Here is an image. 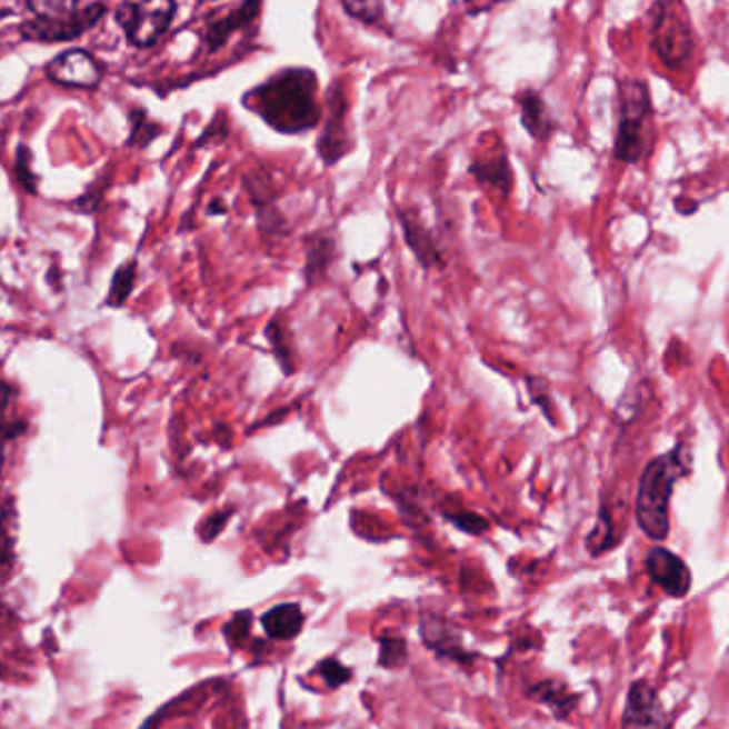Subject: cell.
I'll list each match as a JSON object with an SVG mask.
<instances>
[{"mask_svg":"<svg viewBox=\"0 0 729 729\" xmlns=\"http://www.w3.org/2000/svg\"><path fill=\"white\" fill-rule=\"evenodd\" d=\"M647 572L670 598H685L691 589V572L687 563L666 548H652L647 557Z\"/></svg>","mask_w":729,"mask_h":729,"instance_id":"9c48e42d","label":"cell"},{"mask_svg":"<svg viewBox=\"0 0 729 729\" xmlns=\"http://www.w3.org/2000/svg\"><path fill=\"white\" fill-rule=\"evenodd\" d=\"M380 666L387 670H397L403 668L408 661V645L403 638H392L387 636L380 640Z\"/></svg>","mask_w":729,"mask_h":729,"instance_id":"7402d4cb","label":"cell"},{"mask_svg":"<svg viewBox=\"0 0 729 729\" xmlns=\"http://www.w3.org/2000/svg\"><path fill=\"white\" fill-rule=\"evenodd\" d=\"M134 282H137V262L131 261L122 264L113 273L111 288H109V294H107V306H111V308L124 306L129 301V297H131Z\"/></svg>","mask_w":729,"mask_h":729,"instance_id":"ffe728a7","label":"cell"},{"mask_svg":"<svg viewBox=\"0 0 729 729\" xmlns=\"http://www.w3.org/2000/svg\"><path fill=\"white\" fill-rule=\"evenodd\" d=\"M621 729H672V717L647 680H636L629 687Z\"/></svg>","mask_w":729,"mask_h":729,"instance_id":"52a82bcc","label":"cell"},{"mask_svg":"<svg viewBox=\"0 0 729 729\" xmlns=\"http://www.w3.org/2000/svg\"><path fill=\"white\" fill-rule=\"evenodd\" d=\"M655 48L670 67H678L689 58L693 39L687 11L680 0H663L659 4L655 20Z\"/></svg>","mask_w":729,"mask_h":729,"instance_id":"5b68a950","label":"cell"},{"mask_svg":"<svg viewBox=\"0 0 729 729\" xmlns=\"http://www.w3.org/2000/svg\"><path fill=\"white\" fill-rule=\"evenodd\" d=\"M399 224L403 229V237L406 243L410 246L412 254L417 257V261L425 267H443V257L440 248L436 246L433 234L429 233V229L422 224V220L418 218L417 213L410 211H397Z\"/></svg>","mask_w":729,"mask_h":729,"instance_id":"8fae6325","label":"cell"},{"mask_svg":"<svg viewBox=\"0 0 729 729\" xmlns=\"http://www.w3.org/2000/svg\"><path fill=\"white\" fill-rule=\"evenodd\" d=\"M471 176L485 186L493 188L501 197H508L512 190V171L508 158L499 157L493 160H482L471 164Z\"/></svg>","mask_w":729,"mask_h":729,"instance_id":"2e32d148","label":"cell"},{"mask_svg":"<svg viewBox=\"0 0 729 729\" xmlns=\"http://www.w3.org/2000/svg\"><path fill=\"white\" fill-rule=\"evenodd\" d=\"M303 610L299 603H280L273 606L269 612H264L262 617V627L267 631L269 638L273 640H292L299 636L301 627H303Z\"/></svg>","mask_w":729,"mask_h":729,"instance_id":"9a60e30c","label":"cell"},{"mask_svg":"<svg viewBox=\"0 0 729 729\" xmlns=\"http://www.w3.org/2000/svg\"><path fill=\"white\" fill-rule=\"evenodd\" d=\"M420 633L425 638V642L429 645V649L442 655V657H452L459 661H468L469 657L461 649V640L459 633L442 621L436 615H422L420 617Z\"/></svg>","mask_w":729,"mask_h":729,"instance_id":"4fadbf2b","label":"cell"},{"mask_svg":"<svg viewBox=\"0 0 729 729\" xmlns=\"http://www.w3.org/2000/svg\"><path fill=\"white\" fill-rule=\"evenodd\" d=\"M531 696L540 702L547 703L550 706L557 717H566L576 703V696L568 693V689L563 685H557V682H542L538 685L536 689H531Z\"/></svg>","mask_w":729,"mask_h":729,"instance_id":"d6986e66","label":"cell"},{"mask_svg":"<svg viewBox=\"0 0 729 729\" xmlns=\"http://www.w3.org/2000/svg\"><path fill=\"white\" fill-rule=\"evenodd\" d=\"M680 468L678 452H675L670 457L655 459L642 476L638 493V522L652 540H663L670 531L668 506L675 482L682 471Z\"/></svg>","mask_w":729,"mask_h":729,"instance_id":"7a4b0ae2","label":"cell"},{"mask_svg":"<svg viewBox=\"0 0 729 729\" xmlns=\"http://www.w3.org/2000/svg\"><path fill=\"white\" fill-rule=\"evenodd\" d=\"M107 13V7L103 2H90L81 7L71 16L53 18V20H41V18H30L20 27V34L27 41L34 43H62V41H73L81 34H86L90 28L97 27Z\"/></svg>","mask_w":729,"mask_h":729,"instance_id":"277c9868","label":"cell"},{"mask_svg":"<svg viewBox=\"0 0 729 729\" xmlns=\"http://www.w3.org/2000/svg\"><path fill=\"white\" fill-rule=\"evenodd\" d=\"M32 18L53 20L71 16L81 9V0H27Z\"/></svg>","mask_w":729,"mask_h":729,"instance_id":"44dd1931","label":"cell"},{"mask_svg":"<svg viewBox=\"0 0 729 729\" xmlns=\"http://www.w3.org/2000/svg\"><path fill=\"white\" fill-rule=\"evenodd\" d=\"M264 336L271 343V350L282 367V371L290 376L297 371V361H294V348H292V338L288 333L287 322L282 316H273L264 329Z\"/></svg>","mask_w":729,"mask_h":729,"instance_id":"e0dca14e","label":"cell"},{"mask_svg":"<svg viewBox=\"0 0 729 729\" xmlns=\"http://www.w3.org/2000/svg\"><path fill=\"white\" fill-rule=\"evenodd\" d=\"M233 512V508H229V510H218V512L209 515L208 519L201 522V527H199V536H201V540H203V542L216 540V538L220 536V531L227 527V522L231 521Z\"/></svg>","mask_w":729,"mask_h":729,"instance_id":"83f0119b","label":"cell"},{"mask_svg":"<svg viewBox=\"0 0 729 729\" xmlns=\"http://www.w3.org/2000/svg\"><path fill=\"white\" fill-rule=\"evenodd\" d=\"M316 672L324 678V682L331 689H338L341 685H346L350 680V677H352V672L346 666H341L338 659H324V661H320V666L316 668Z\"/></svg>","mask_w":729,"mask_h":729,"instance_id":"484cf974","label":"cell"},{"mask_svg":"<svg viewBox=\"0 0 729 729\" xmlns=\"http://www.w3.org/2000/svg\"><path fill=\"white\" fill-rule=\"evenodd\" d=\"M13 563V538L7 527V517L0 515V570H9Z\"/></svg>","mask_w":729,"mask_h":729,"instance_id":"1f68e13d","label":"cell"},{"mask_svg":"<svg viewBox=\"0 0 729 729\" xmlns=\"http://www.w3.org/2000/svg\"><path fill=\"white\" fill-rule=\"evenodd\" d=\"M343 9L348 11V16H352L354 20H361V22H378L385 13V4L382 0H341Z\"/></svg>","mask_w":729,"mask_h":729,"instance_id":"603a6c76","label":"cell"},{"mask_svg":"<svg viewBox=\"0 0 729 729\" xmlns=\"http://www.w3.org/2000/svg\"><path fill=\"white\" fill-rule=\"evenodd\" d=\"M24 429H27L24 422H0V478H2L4 459H7V443L16 440L18 436H22Z\"/></svg>","mask_w":729,"mask_h":729,"instance_id":"4dcf8cb0","label":"cell"},{"mask_svg":"<svg viewBox=\"0 0 729 729\" xmlns=\"http://www.w3.org/2000/svg\"><path fill=\"white\" fill-rule=\"evenodd\" d=\"M522 127L533 139H547L552 131V122L548 118L547 104L536 92H525L521 97Z\"/></svg>","mask_w":729,"mask_h":729,"instance_id":"ac0fdd59","label":"cell"},{"mask_svg":"<svg viewBox=\"0 0 729 729\" xmlns=\"http://www.w3.org/2000/svg\"><path fill=\"white\" fill-rule=\"evenodd\" d=\"M338 257V241L333 233L320 231L308 239L306 246V280L310 287H318L327 280L329 269Z\"/></svg>","mask_w":729,"mask_h":729,"instance_id":"7c38bea8","label":"cell"},{"mask_svg":"<svg viewBox=\"0 0 729 729\" xmlns=\"http://www.w3.org/2000/svg\"><path fill=\"white\" fill-rule=\"evenodd\" d=\"M13 171H16V180L27 190L28 194H37L39 178L32 171V157H30L27 146H20Z\"/></svg>","mask_w":729,"mask_h":729,"instance_id":"cb8c5ba5","label":"cell"},{"mask_svg":"<svg viewBox=\"0 0 729 729\" xmlns=\"http://www.w3.org/2000/svg\"><path fill=\"white\" fill-rule=\"evenodd\" d=\"M610 547H612V525H610L608 515L601 512L598 527L589 536V550H591V555H601L603 550H608Z\"/></svg>","mask_w":729,"mask_h":729,"instance_id":"4316f807","label":"cell"},{"mask_svg":"<svg viewBox=\"0 0 729 729\" xmlns=\"http://www.w3.org/2000/svg\"><path fill=\"white\" fill-rule=\"evenodd\" d=\"M623 101V122L617 139V157L627 162H636L645 150V118L649 116V94L640 81H633L626 88Z\"/></svg>","mask_w":729,"mask_h":729,"instance_id":"8992f818","label":"cell"},{"mask_svg":"<svg viewBox=\"0 0 729 729\" xmlns=\"http://www.w3.org/2000/svg\"><path fill=\"white\" fill-rule=\"evenodd\" d=\"M13 395H16V389L11 385H7L4 380H0V422H4L2 418L7 415V410L13 401Z\"/></svg>","mask_w":729,"mask_h":729,"instance_id":"d6a6232c","label":"cell"},{"mask_svg":"<svg viewBox=\"0 0 729 729\" xmlns=\"http://www.w3.org/2000/svg\"><path fill=\"white\" fill-rule=\"evenodd\" d=\"M158 129L157 124L148 122L146 113H139L137 120H132V132L131 139H129V146H139V148H146L152 139H157Z\"/></svg>","mask_w":729,"mask_h":729,"instance_id":"f1b7e54d","label":"cell"},{"mask_svg":"<svg viewBox=\"0 0 729 729\" xmlns=\"http://www.w3.org/2000/svg\"><path fill=\"white\" fill-rule=\"evenodd\" d=\"M7 16H9V11H7V9H0V20L7 18Z\"/></svg>","mask_w":729,"mask_h":729,"instance_id":"e575fe53","label":"cell"},{"mask_svg":"<svg viewBox=\"0 0 729 729\" xmlns=\"http://www.w3.org/2000/svg\"><path fill=\"white\" fill-rule=\"evenodd\" d=\"M229 209H227V203L222 201V199H216V201H211V206H209V213H213V216H224Z\"/></svg>","mask_w":729,"mask_h":729,"instance_id":"836d02e7","label":"cell"},{"mask_svg":"<svg viewBox=\"0 0 729 729\" xmlns=\"http://www.w3.org/2000/svg\"><path fill=\"white\" fill-rule=\"evenodd\" d=\"M343 116H346V101L339 94V90H336L331 103V118L327 120V127L318 139V154L324 160V164H336L339 158L346 157L350 150Z\"/></svg>","mask_w":729,"mask_h":729,"instance_id":"30bf717a","label":"cell"},{"mask_svg":"<svg viewBox=\"0 0 729 729\" xmlns=\"http://www.w3.org/2000/svg\"><path fill=\"white\" fill-rule=\"evenodd\" d=\"M250 627H252V612H248V610L246 612H239V615H234L233 619L224 626V636L233 645H241L243 638H248Z\"/></svg>","mask_w":729,"mask_h":729,"instance_id":"f546056e","label":"cell"},{"mask_svg":"<svg viewBox=\"0 0 729 729\" xmlns=\"http://www.w3.org/2000/svg\"><path fill=\"white\" fill-rule=\"evenodd\" d=\"M259 9H261V0H246L243 4H239L237 9H233L231 13H227L224 18L211 22V27L206 32L209 52L220 50L227 43V39L233 34L234 30L250 24L259 16Z\"/></svg>","mask_w":729,"mask_h":729,"instance_id":"5bb4252c","label":"cell"},{"mask_svg":"<svg viewBox=\"0 0 729 729\" xmlns=\"http://www.w3.org/2000/svg\"><path fill=\"white\" fill-rule=\"evenodd\" d=\"M443 517H446V521L452 522L457 529L466 531L469 536H480L489 527V522L473 512H443Z\"/></svg>","mask_w":729,"mask_h":729,"instance_id":"d4e9b609","label":"cell"},{"mask_svg":"<svg viewBox=\"0 0 729 729\" xmlns=\"http://www.w3.org/2000/svg\"><path fill=\"white\" fill-rule=\"evenodd\" d=\"M46 76L58 86L94 90L103 79V69L94 60L92 53L83 52V50H69V52L53 58L52 62L46 67Z\"/></svg>","mask_w":729,"mask_h":729,"instance_id":"ba28073f","label":"cell"},{"mask_svg":"<svg viewBox=\"0 0 729 729\" xmlns=\"http://www.w3.org/2000/svg\"><path fill=\"white\" fill-rule=\"evenodd\" d=\"M176 0H132L118 9V24L134 48H152L171 27Z\"/></svg>","mask_w":729,"mask_h":729,"instance_id":"3957f363","label":"cell"},{"mask_svg":"<svg viewBox=\"0 0 729 729\" xmlns=\"http://www.w3.org/2000/svg\"><path fill=\"white\" fill-rule=\"evenodd\" d=\"M262 120L284 134L312 131L320 120L316 76L310 69H284L243 97Z\"/></svg>","mask_w":729,"mask_h":729,"instance_id":"6da1fadb","label":"cell"}]
</instances>
